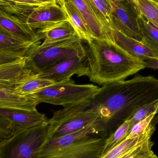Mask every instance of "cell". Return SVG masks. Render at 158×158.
Instances as JSON below:
<instances>
[{
  "mask_svg": "<svg viewBox=\"0 0 158 158\" xmlns=\"http://www.w3.org/2000/svg\"><path fill=\"white\" fill-rule=\"evenodd\" d=\"M158 99V79L137 76L103 85L92 100L95 110L106 123H123L137 110Z\"/></svg>",
  "mask_w": 158,
  "mask_h": 158,
  "instance_id": "obj_1",
  "label": "cell"
},
{
  "mask_svg": "<svg viewBox=\"0 0 158 158\" xmlns=\"http://www.w3.org/2000/svg\"><path fill=\"white\" fill-rule=\"evenodd\" d=\"M87 43L89 78L93 82L103 85L122 81L146 68L145 61L132 56L110 41L94 38Z\"/></svg>",
  "mask_w": 158,
  "mask_h": 158,
  "instance_id": "obj_2",
  "label": "cell"
},
{
  "mask_svg": "<svg viewBox=\"0 0 158 158\" xmlns=\"http://www.w3.org/2000/svg\"><path fill=\"white\" fill-rule=\"evenodd\" d=\"M87 47L78 35L63 40L40 45L33 48L27 56L28 67L35 74L56 64L73 57H86Z\"/></svg>",
  "mask_w": 158,
  "mask_h": 158,
  "instance_id": "obj_3",
  "label": "cell"
},
{
  "mask_svg": "<svg viewBox=\"0 0 158 158\" xmlns=\"http://www.w3.org/2000/svg\"><path fill=\"white\" fill-rule=\"evenodd\" d=\"M91 104L79 102L55 111L48 120V140L75 132L102 119Z\"/></svg>",
  "mask_w": 158,
  "mask_h": 158,
  "instance_id": "obj_4",
  "label": "cell"
},
{
  "mask_svg": "<svg viewBox=\"0 0 158 158\" xmlns=\"http://www.w3.org/2000/svg\"><path fill=\"white\" fill-rule=\"evenodd\" d=\"M48 140V123L0 142V158H40Z\"/></svg>",
  "mask_w": 158,
  "mask_h": 158,
  "instance_id": "obj_5",
  "label": "cell"
},
{
  "mask_svg": "<svg viewBox=\"0 0 158 158\" xmlns=\"http://www.w3.org/2000/svg\"><path fill=\"white\" fill-rule=\"evenodd\" d=\"M101 87L92 84H75L71 79L57 83L29 95L39 103L65 107L84 101H92Z\"/></svg>",
  "mask_w": 158,
  "mask_h": 158,
  "instance_id": "obj_6",
  "label": "cell"
},
{
  "mask_svg": "<svg viewBox=\"0 0 158 158\" xmlns=\"http://www.w3.org/2000/svg\"><path fill=\"white\" fill-rule=\"evenodd\" d=\"M93 136L54 151L41 154L40 158H100L105 138Z\"/></svg>",
  "mask_w": 158,
  "mask_h": 158,
  "instance_id": "obj_7",
  "label": "cell"
},
{
  "mask_svg": "<svg viewBox=\"0 0 158 158\" xmlns=\"http://www.w3.org/2000/svg\"><path fill=\"white\" fill-rule=\"evenodd\" d=\"M112 9V27L125 35L141 41L143 39L137 15L125 0H109Z\"/></svg>",
  "mask_w": 158,
  "mask_h": 158,
  "instance_id": "obj_8",
  "label": "cell"
},
{
  "mask_svg": "<svg viewBox=\"0 0 158 158\" xmlns=\"http://www.w3.org/2000/svg\"><path fill=\"white\" fill-rule=\"evenodd\" d=\"M90 74L86 57H73L63 60L37 75L57 83L70 80L74 75L89 77Z\"/></svg>",
  "mask_w": 158,
  "mask_h": 158,
  "instance_id": "obj_9",
  "label": "cell"
},
{
  "mask_svg": "<svg viewBox=\"0 0 158 158\" xmlns=\"http://www.w3.org/2000/svg\"><path fill=\"white\" fill-rule=\"evenodd\" d=\"M0 117L9 123L14 135L32 127L47 123L49 120L45 114L38 110L30 111L2 108H0Z\"/></svg>",
  "mask_w": 158,
  "mask_h": 158,
  "instance_id": "obj_10",
  "label": "cell"
},
{
  "mask_svg": "<svg viewBox=\"0 0 158 158\" xmlns=\"http://www.w3.org/2000/svg\"><path fill=\"white\" fill-rule=\"evenodd\" d=\"M69 20L66 13L59 5L49 3L35 7L29 15L27 23L35 30Z\"/></svg>",
  "mask_w": 158,
  "mask_h": 158,
  "instance_id": "obj_11",
  "label": "cell"
},
{
  "mask_svg": "<svg viewBox=\"0 0 158 158\" xmlns=\"http://www.w3.org/2000/svg\"><path fill=\"white\" fill-rule=\"evenodd\" d=\"M107 130L106 123L100 119L75 132L48 140L44 146L41 153L58 150L80 140L104 134Z\"/></svg>",
  "mask_w": 158,
  "mask_h": 158,
  "instance_id": "obj_12",
  "label": "cell"
},
{
  "mask_svg": "<svg viewBox=\"0 0 158 158\" xmlns=\"http://www.w3.org/2000/svg\"><path fill=\"white\" fill-rule=\"evenodd\" d=\"M35 75L28 67L27 56L0 65V87L15 89Z\"/></svg>",
  "mask_w": 158,
  "mask_h": 158,
  "instance_id": "obj_13",
  "label": "cell"
},
{
  "mask_svg": "<svg viewBox=\"0 0 158 158\" xmlns=\"http://www.w3.org/2000/svg\"><path fill=\"white\" fill-rule=\"evenodd\" d=\"M41 44V41H24L0 31V65L28 56Z\"/></svg>",
  "mask_w": 158,
  "mask_h": 158,
  "instance_id": "obj_14",
  "label": "cell"
},
{
  "mask_svg": "<svg viewBox=\"0 0 158 158\" xmlns=\"http://www.w3.org/2000/svg\"><path fill=\"white\" fill-rule=\"evenodd\" d=\"M0 31L26 42L39 41L43 36L30 27L23 19L0 11Z\"/></svg>",
  "mask_w": 158,
  "mask_h": 158,
  "instance_id": "obj_15",
  "label": "cell"
},
{
  "mask_svg": "<svg viewBox=\"0 0 158 158\" xmlns=\"http://www.w3.org/2000/svg\"><path fill=\"white\" fill-rule=\"evenodd\" d=\"M108 40L121 48L135 58L146 61L155 57L153 53L140 41L115 30H109L107 33Z\"/></svg>",
  "mask_w": 158,
  "mask_h": 158,
  "instance_id": "obj_16",
  "label": "cell"
},
{
  "mask_svg": "<svg viewBox=\"0 0 158 158\" xmlns=\"http://www.w3.org/2000/svg\"><path fill=\"white\" fill-rule=\"evenodd\" d=\"M58 2H71L83 17L89 31L95 39L108 40L106 32L90 0H56Z\"/></svg>",
  "mask_w": 158,
  "mask_h": 158,
  "instance_id": "obj_17",
  "label": "cell"
},
{
  "mask_svg": "<svg viewBox=\"0 0 158 158\" xmlns=\"http://www.w3.org/2000/svg\"><path fill=\"white\" fill-rule=\"evenodd\" d=\"M39 104L35 98L18 94L15 89L0 87V108L36 111Z\"/></svg>",
  "mask_w": 158,
  "mask_h": 158,
  "instance_id": "obj_18",
  "label": "cell"
},
{
  "mask_svg": "<svg viewBox=\"0 0 158 158\" xmlns=\"http://www.w3.org/2000/svg\"><path fill=\"white\" fill-rule=\"evenodd\" d=\"M38 34L43 36V44L73 38L78 35L70 20H66L38 30Z\"/></svg>",
  "mask_w": 158,
  "mask_h": 158,
  "instance_id": "obj_19",
  "label": "cell"
},
{
  "mask_svg": "<svg viewBox=\"0 0 158 158\" xmlns=\"http://www.w3.org/2000/svg\"><path fill=\"white\" fill-rule=\"evenodd\" d=\"M57 3L66 12L81 40L88 42L94 38L89 31L83 17L72 2H58Z\"/></svg>",
  "mask_w": 158,
  "mask_h": 158,
  "instance_id": "obj_20",
  "label": "cell"
},
{
  "mask_svg": "<svg viewBox=\"0 0 158 158\" xmlns=\"http://www.w3.org/2000/svg\"><path fill=\"white\" fill-rule=\"evenodd\" d=\"M137 20L143 36L141 42L158 58V28L140 16Z\"/></svg>",
  "mask_w": 158,
  "mask_h": 158,
  "instance_id": "obj_21",
  "label": "cell"
},
{
  "mask_svg": "<svg viewBox=\"0 0 158 158\" xmlns=\"http://www.w3.org/2000/svg\"><path fill=\"white\" fill-rule=\"evenodd\" d=\"M137 15L140 16L158 28V1L157 0H126Z\"/></svg>",
  "mask_w": 158,
  "mask_h": 158,
  "instance_id": "obj_22",
  "label": "cell"
},
{
  "mask_svg": "<svg viewBox=\"0 0 158 158\" xmlns=\"http://www.w3.org/2000/svg\"><path fill=\"white\" fill-rule=\"evenodd\" d=\"M154 132L155 131H152L146 134L135 138L126 139L100 158H122L133 148L148 138H151Z\"/></svg>",
  "mask_w": 158,
  "mask_h": 158,
  "instance_id": "obj_23",
  "label": "cell"
},
{
  "mask_svg": "<svg viewBox=\"0 0 158 158\" xmlns=\"http://www.w3.org/2000/svg\"><path fill=\"white\" fill-rule=\"evenodd\" d=\"M55 84L53 81L40 77L35 74L15 87V90L20 94L28 96Z\"/></svg>",
  "mask_w": 158,
  "mask_h": 158,
  "instance_id": "obj_24",
  "label": "cell"
},
{
  "mask_svg": "<svg viewBox=\"0 0 158 158\" xmlns=\"http://www.w3.org/2000/svg\"><path fill=\"white\" fill-rule=\"evenodd\" d=\"M37 6L8 0H0V11L23 19L27 22L29 15Z\"/></svg>",
  "mask_w": 158,
  "mask_h": 158,
  "instance_id": "obj_25",
  "label": "cell"
},
{
  "mask_svg": "<svg viewBox=\"0 0 158 158\" xmlns=\"http://www.w3.org/2000/svg\"><path fill=\"white\" fill-rule=\"evenodd\" d=\"M131 129L130 120L126 119L121 123L117 130L105 139L102 156L125 140Z\"/></svg>",
  "mask_w": 158,
  "mask_h": 158,
  "instance_id": "obj_26",
  "label": "cell"
},
{
  "mask_svg": "<svg viewBox=\"0 0 158 158\" xmlns=\"http://www.w3.org/2000/svg\"><path fill=\"white\" fill-rule=\"evenodd\" d=\"M106 32L112 29V9L109 0H90ZM108 39V38H107Z\"/></svg>",
  "mask_w": 158,
  "mask_h": 158,
  "instance_id": "obj_27",
  "label": "cell"
},
{
  "mask_svg": "<svg viewBox=\"0 0 158 158\" xmlns=\"http://www.w3.org/2000/svg\"><path fill=\"white\" fill-rule=\"evenodd\" d=\"M151 138L138 144L121 158H157L152 147L154 143Z\"/></svg>",
  "mask_w": 158,
  "mask_h": 158,
  "instance_id": "obj_28",
  "label": "cell"
},
{
  "mask_svg": "<svg viewBox=\"0 0 158 158\" xmlns=\"http://www.w3.org/2000/svg\"><path fill=\"white\" fill-rule=\"evenodd\" d=\"M156 113H154L144 119L135 124L129 132L126 139L135 138L155 131V119Z\"/></svg>",
  "mask_w": 158,
  "mask_h": 158,
  "instance_id": "obj_29",
  "label": "cell"
},
{
  "mask_svg": "<svg viewBox=\"0 0 158 158\" xmlns=\"http://www.w3.org/2000/svg\"><path fill=\"white\" fill-rule=\"evenodd\" d=\"M158 109V99L140 108L127 119L130 121L131 127L152 114H157Z\"/></svg>",
  "mask_w": 158,
  "mask_h": 158,
  "instance_id": "obj_30",
  "label": "cell"
},
{
  "mask_svg": "<svg viewBox=\"0 0 158 158\" xmlns=\"http://www.w3.org/2000/svg\"><path fill=\"white\" fill-rule=\"evenodd\" d=\"M13 136V130L9 123L5 119L0 117V142Z\"/></svg>",
  "mask_w": 158,
  "mask_h": 158,
  "instance_id": "obj_31",
  "label": "cell"
},
{
  "mask_svg": "<svg viewBox=\"0 0 158 158\" xmlns=\"http://www.w3.org/2000/svg\"><path fill=\"white\" fill-rule=\"evenodd\" d=\"M146 68L158 70V58L151 57L145 61Z\"/></svg>",
  "mask_w": 158,
  "mask_h": 158,
  "instance_id": "obj_32",
  "label": "cell"
},
{
  "mask_svg": "<svg viewBox=\"0 0 158 158\" xmlns=\"http://www.w3.org/2000/svg\"><path fill=\"white\" fill-rule=\"evenodd\" d=\"M8 1H13V2L25 4L35 6H40L44 5V4L41 3L40 2L34 1V0H8Z\"/></svg>",
  "mask_w": 158,
  "mask_h": 158,
  "instance_id": "obj_33",
  "label": "cell"
},
{
  "mask_svg": "<svg viewBox=\"0 0 158 158\" xmlns=\"http://www.w3.org/2000/svg\"><path fill=\"white\" fill-rule=\"evenodd\" d=\"M34 1L40 2L44 4L49 3H57L56 0H34Z\"/></svg>",
  "mask_w": 158,
  "mask_h": 158,
  "instance_id": "obj_34",
  "label": "cell"
},
{
  "mask_svg": "<svg viewBox=\"0 0 158 158\" xmlns=\"http://www.w3.org/2000/svg\"><path fill=\"white\" fill-rule=\"evenodd\" d=\"M154 121H155V124L157 123L158 122V109L157 111V113L156 115V117L155 118V119H154Z\"/></svg>",
  "mask_w": 158,
  "mask_h": 158,
  "instance_id": "obj_35",
  "label": "cell"
},
{
  "mask_svg": "<svg viewBox=\"0 0 158 158\" xmlns=\"http://www.w3.org/2000/svg\"><path fill=\"white\" fill-rule=\"evenodd\" d=\"M157 1H158V0H157Z\"/></svg>",
  "mask_w": 158,
  "mask_h": 158,
  "instance_id": "obj_36",
  "label": "cell"
},
{
  "mask_svg": "<svg viewBox=\"0 0 158 158\" xmlns=\"http://www.w3.org/2000/svg\"><path fill=\"white\" fill-rule=\"evenodd\" d=\"M157 158H158V157Z\"/></svg>",
  "mask_w": 158,
  "mask_h": 158,
  "instance_id": "obj_37",
  "label": "cell"
}]
</instances>
